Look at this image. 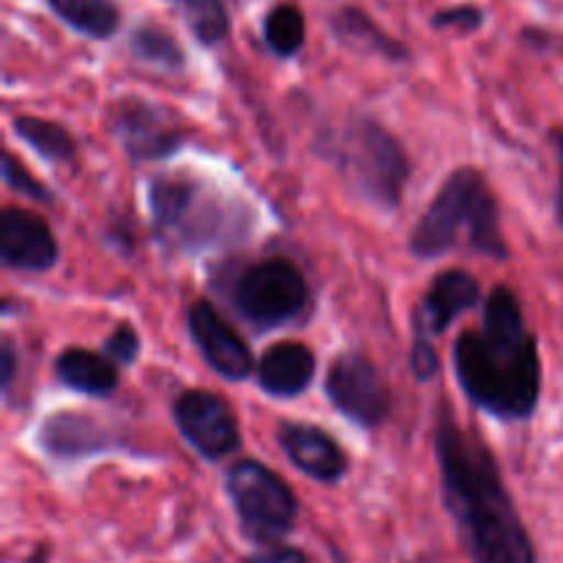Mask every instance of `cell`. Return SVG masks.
<instances>
[{"instance_id":"cell-11","label":"cell","mask_w":563,"mask_h":563,"mask_svg":"<svg viewBox=\"0 0 563 563\" xmlns=\"http://www.w3.org/2000/svg\"><path fill=\"white\" fill-rule=\"evenodd\" d=\"M170 418L179 438L190 445L192 454L209 465L231 460L240 454L242 427L229 399L209 388H185L170 401Z\"/></svg>"},{"instance_id":"cell-22","label":"cell","mask_w":563,"mask_h":563,"mask_svg":"<svg viewBox=\"0 0 563 563\" xmlns=\"http://www.w3.org/2000/svg\"><path fill=\"white\" fill-rule=\"evenodd\" d=\"M262 42L269 55L278 60H291L306 49L308 25L306 14L297 3H278L264 14Z\"/></svg>"},{"instance_id":"cell-27","label":"cell","mask_w":563,"mask_h":563,"mask_svg":"<svg viewBox=\"0 0 563 563\" xmlns=\"http://www.w3.org/2000/svg\"><path fill=\"white\" fill-rule=\"evenodd\" d=\"M20 346H16V341L9 333H3V339H0V394H3V399H9L11 390H14L16 377H20Z\"/></svg>"},{"instance_id":"cell-30","label":"cell","mask_w":563,"mask_h":563,"mask_svg":"<svg viewBox=\"0 0 563 563\" xmlns=\"http://www.w3.org/2000/svg\"><path fill=\"white\" fill-rule=\"evenodd\" d=\"M49 561H53V548H49L47 542H38L36 548H33V553L22 563H49Z\"/></svg>"},{"instance_id":"cell-26","label":"cell","mask_w":563,"mask_h":563,"mask_svg":"<svg viewBox=\"0 0 563 563\" xmlns=\"http://www.w3.org/2000/svg\"><path fill=\"white\" fill-rule=\"evenodd\" d=\"M484 22H487V11L476 3H456L445 5V9L434 11L429 25L434 31H460V33H476L482 31Z\"/></svg>"},{"instance_id":"cell-4","label":"cell","mask_w":563,"mask_h":563,"mask_svg":"<svg viewBox=\"0 0 563 563\" xmlns=\"http://www.w3.org/2000/svg\"><path fill=\"white\" fill-rule=\"evenodd\" d=\"M146 209L157 245L176 256H201L245 240L242 218H251L187 168L148 176Z\"/></svg>"},{"instance_id":"cell-14","label":"cell","mask_w":563,"mask_h":563,"mask_svg":"<svg viewBox=\"0 0 563 563\" xmlns=\"http://www.w3.org/2000/svg\"><path fill=\"white\" fill-rule=\"evenodd\" d=\"M275 443L297 473L322 487H339L352 471V460L333 432L319 423L280 421Z\"/></svg>"},{"instance_id":"cell-6","label":"cell","mask_w":563,"mask_h":563,"mask_svg":"<svg viewBox=\"0 0 563 563\" xmlns=\"http://www.w3.org/2000/svg\"><path fill=\"white\" fill-rule=\"evenodd\" d=\"M225 300L256 333L289 328L311 311V284L289 256H264L236 267L225 278Z\"/></svg>"},{"instance_id":"cell-19","label":"cell","mask_w":563,"mask_h":563,"mask_svg":"<svg viewBox=\"0 0 563 563\" xmlns=\"http://www.w3.org/2000/svg\"><path fill=\"white\" fill-rule=\"evenodd\" d=\"M11 132L31 148L36 157L49 165H71L80 154L75 132L55 119H42V115L20 113L11 119Z\"/></svg>"},{"instance_id":"cell-5","label":"cell","mask_w":563,"mask_h":563,"mask_svg":"<svg viewBox=\"0 0 563 563\" xmlns=\"http://www.w3.org/2000/svg\"><path fill=\"white\" fill-rule=\"evenodd\" d=\"M313 154L339 174L346 190L361 201L396 212L412 179V157L401 137L377 115L350 113L313 141Z\"/></svg>"},{"instance_id":"cell-25","label":"cell","mask_w":563,"mask_h":563,"mask_svg":"<svg viewBox=\"0 0 563 563\" xmlns=\"http://www.w3.org/2000/svg\"><path fill=\"white\" fill-rule=\"evenodd\" d=\"M102 352L108 357H113L115 366L124 372V368H132L137 361H141V352H143V339L137 333L135 324L130 319H121L102 341Z\"/></svg>"},{"instance_id":"cell-20","label":"cell","mask_w":563,"mask_h":563,"mask_svg":"<svg viewBox=\"0 0 563 563\" xmlns=\"http://www.w3.org/2000/svg\"><path fill=\"white\" fill-rule=\"evenodd\" d=\"M44 3L69 31L88 42H110L124 22L115 0H44Z\"/></svg>"},{"instance_id":"cell-24","label":"cell","mask_w":563,"mask_h":563,"mask_svg":"<svg viewBox=\"0 0 563 563\" xmlns=\"http://www.w3.org/2000/svg\"><path fill=\"white\" fill-rule=\"evenodd\" d=\"M0 174H3L5 190L27 198V201L44 203V207H53V203L58 201V196H55L53 187H49L47 181L38 179V176H33L31 168H27V165L22 163L14 152H11V148H5L3 152V165H0Z\"/></svg>"},{"instance_id":"cell-2","label":"cell","mask_w":563,"mask_h":563,"mask_svg":"<svg viewBox=\"0 0 563 563\" xmlns=\"http://www.w3.org/2000/svg\"><path fill=\"white\" fill-rule=\"evenodd\" d=\"M451 366L465 399L500 423H526L542 401L544 368L537 333L509 284L484 295L478 328L462 330Z\"/></svg>"},{"instance_id":"cell-21","label":"cell","mask_w":563,"mask_h":563,"mask_svg":"<svg viewBox=\"0 0 563 563\" xmlns=\"http://www.w3.org/2000/svg\"><path fill=\"white\" fill-rule=\"evenodd\" d=\"M126 49L132 58L143 66L165 71V75H181L187 69V53L179 38L165 25L152 20L137 22L126 38Z\"/></svg>"},{"instance_id":"cell-1","label":"cell","mask_w":563,"mask_h":563,"mask_svg":"<svg viewBox=\"0 0 563 563\" xmlns=\"http://www.w3.org/2000/svg\"><path fill=\"white\" fill-rule=\"evenodd\" d=\"M440 504L471 563H539L537 544L487 440L462 427L445 396L434 405Z\"/></svg>"},{"instance_id":"cell-8","label":"cell","mask_w":563,"mask_h":563,"mask_svg":"<svg viewBox=\"0 0 563 563\" xmlns=\"http://www.w3.org/2000/svg\"><path fill=\"white\" fill-rule=\"evenodd\" d=\"M484 302L482 284L462 267L440 269L412 308L410 374L418 385H429L440 374V352L434 341L449 333L451 324Z\"/></svg>"},{"instance_id":"cell-28","label":"cell","mask_w":563,"mask_h":563,"mask_svg":"<svg viewBox=\"0 0 563 563\" xmlns=\"http://www.w3.org/2000/svg\"><path fill=\"white\" fill-rule=\"evenodd\" d=\"M242 563H311V555L297 544L275 542L267 548H253V553H247Z\"/></svg>"},{"instance_id":"cell-29","label":"cell","mask_w":563,"mask_h":563,"mask_svg":"<svg viewBox=\"0 0 563 563\" xmlns=\"http://www.w3.org/2000/svg\"><path fill=\"white\" fill-rule=\"evenodd\" d=\"M550 143L555 146V154H559V165H561L559 192H555V220H559V225H563V130L561 126L550 130Z\"/></svg>"},{"instance_id":"cell-17","label":"cell","mask_w":563,"mask_h":563,"mask_svg":"<svg viewBox=\"0 0 563 563\" xmlns=\"http://www.w3.org/2000/svg\"><path fill=\"white\" fill-rule=\"evenodd\" d=\"M330 33L344 49L368 58H379L385 64H410L412 49L401 38L390 36L366 9L346 3L330 14Z\"/></svg>"},{"instance_id":"cell-10","label":"cell","mask_w":563,"mask_h":563,"mask_svg":"<svg viewBox=\"0 0 563 563\" xmlns=\"http://www.w3.org/2000/svg\"><path fill=\"white\" fill-rule=\"evenodd\" d=\"M324 399L341 418L366 432L383 429L396 412L390 383L363 350H344L333 357L324 377Z\"/></svg>"},{"instance_id":"cell-16","label":"cell","mask_w":563,"mask_h":563,"mask_svg":"<svg viewBox=\"0 0 563 563\" xmlns=\"http://www.w3.org/2000/svg\"><path fill=\"white\" fill-rule=\"evenodd\" d=\"M319 357L311 344L297 339L275 341L256 363V388L278 401L300 399L317 379Z\"/></svg>"},{"instance_id":"cell-12","label":"cell","mask_w":563,"mask_h":563,"mask_svg":"<svg viewBox=\"0 0 563 563\" xmlns=\"http://www.w3.org/2000/svg\"><path fill=\"white\" fill-rule=\"evenodd\" d=\"M33 443L55 465H80L86 460L130 451V440L88 410H55L42 418Z\"/></svg>"},{"instance_id":"cell-13","label":"cell","mask_w":563,"mask_h":563,"mask_svg":"<svg viewBox=\"0 0 563 563\" xmlns=\"http://www.w3.org/2000/svg\"><path fill=\"white\" fill-rule=\"evenodd\" d=\"M187 335L192 346L207 363L209 372L218 374L225 383H245L256 374V355L245 335L229 324V319L218 311L212 300L198 297L187 308Z\"/></svg>"},{"instance_id":"cell-18","label":"cell","mask_w":563,"mask_h":563,"mask_svg":"<svg viewBox=\"0 0 563 563\" xmlns=\"http://www.w3.org/2000/svg\"><path fill=\"white\" fill-rule=\"evenodd\" d=\"M53 377L71 394L88 399H113L121 388V368L102 350L69 344L55 355Z\"/></svg>"},{"instance_id":"cell-3","label":"cell","mask_w":563,"mask_h":563,"mask_svg":"<svg viewBox=\"0 0 563 563\" xmlns=\"http://www.w3.org/2000/svg\"><path fill=\"white\" fill-rule=\"evenodd\" d=\"M407 251L418 262H438L454 251L509 262L511 247L504 234V212L482 168L460 165L445 176L412 225Z\"/></svg>"},{"instance_id":"cell-15","label":"cell","mask_w":563,"mask_h":563,"mask_svg":"<svg viewBox=\"0 0 563 563\" xmlns=\"http://www.w3.org/2000/svg\"><path fill=\"white\" fill-rule=\"evenodd\" d=\"M60 245L44 214L25 207L0 212V264L27 275H44L58 267Z\"/></svg>"},{"instance_id":"cell-9","label":"cell","mask_w":563,"mask_h":563,"mask_svg":"<svg viewBox=\"0 0 563 563\" xmlns=\"http://www.w3.org/2000/svg\"><path fill=\"white\" fill-rule=\"evenodd\" d=\"M108 130L135 168L168 163L192 137L174 110L141 93H124L110 102Z\"/></svg>"},{"instance_id":"cell-7","label":"cell","mask_w":563,"mask_h":563,"mask_svg":"<svg viewBox=\"0 0 563 563\" xmlns=\"http://www.w3.org/2000/svg\"><path fill=\"white\" fill-rule=\"evenodd\" d=\"M223 493L240 537L251 548L286 542L300 520V498L275 467L256 456H236L223 471Z\"/></svg>"},{"instance_id":"cell-23","label":"cell","mask_w":563,"mask_h":563,"mask_svg":"<svg viewBox=\"0 0 563 563\" xmlns=\"http://www.w3.org/2000/svg\"><path fill=\"white\" fill-rule=\"evenodd\" d=\"M181 11L187 31L198 47L214 49L231 36V14L225 0H168Z\"/></svg>"}]
</instances>
